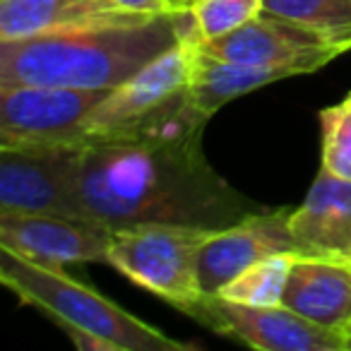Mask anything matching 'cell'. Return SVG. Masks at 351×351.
<instances>
[{
    "mask_svg": "<svg viewBox=\"0 0 351 351\" xmlns=\"http://www.w3.org/2000/svg\"><path fill=\"white\" fill-rule=\"evenodd\" d=\"M322 164L320 169L351 181V106L346 101L320 111Z\"/></svg>",
    "mask_w": 351,
    "mask_h": 351,
    "instance_id": "18",
    "label": "cell"
},
{
    "mask_svg": "<svg viewBox=\"0 0 351 351\" xmlns=\"http://www.w3.org/2000/svg\"><path fill=\"white\" fill-rule=\"evenodd\" d=\"M113 8L123 12H130V15H171L169 0H108Z\"/></svg>",
    "mask_w": 351,
    "mask_h": 351,
    "instance_id": "20",
    "label": "cell"
},
{
    "mask_svg": "<svg viewBox=\"0 0 351 351\" xmlns=\"http://www.w3.org/2000/svg\"><path fill=\"white\" fill-rule=\"evenodd\" d=\"M171 10H193L197 5V0H169Z\"/></svg>",
    "mask_w": 351,
    "mask_h": 351,
    "instance_id": "22",
    "label": "cell"
},
{
    "mask_svg": "<svg viewBox=\"0 0 351 351\" xmlns=\"http://www.w3.org/2000/svg\"><path fill=\"white\" fill-rule=\"evenodd\" d=\"M0 282L27 306L53 317L65 335L87 332L121 351H191L197 344L171 339L161 330L130 315L104 293L77 282L60 267L41 265L0 245Z\"/></svg>",
    "mask_w": 351,
    "mask_h": 351,
    "instance_id": "3",
    "label": "cell"
},
{
    "mask_svg": "<svg viewBox=\"0 0 351 351\" xmlns=\"http://www.w3.org/2000/svg\"><path fill=\"white\" fill-rule=\"evenodd\" d=\"M193 51H195V46L188 44L171 46L159 58L145 65L140 73L113 87L108 97L89 113L82 142L99 135L125 130L149 113H154L161 104L173 99L178 92H183L188 84Z\"/></svg>",
    "mask_w": 351,
    "mask_h": 351,
    "instance_id": "11",
    "label": "cell"
},
{
    "mask_svg": "<svg viewBox=\"0 0 351 351\" xmlns=\"http://www.w3.org/2000/svg\"><path fill=\"white\" fill-rule=\"evenodd\" d=\"M344 337H346V351H351V325H349V327H346Z\"/></svg>",
    "mask_w": 351,
    "mask_h": 351,
    "instance_id": "23",
    "label": "cell"
},
{
    "mask_svg": "<svg viewBox=\"0 0 351 351\" xmlns=\"http://www.w3.org/2000/svg\"><path fill=\"white\" fill-rule=\"evenodd\" d=\"M77 145L0 147V215H58L87 219L75 193Z\"/></svg>",
    "mask_w": 351,
    "mask_h": 351,
    "instance_id": "6",
    "label": "cell"
},
{
    "mask_svg": "<svg viewBox=\"0 0 351 351\" xmlns=\"http://www.w3.org/2000/svg\"><path fill=\"white\" fill-rule=\"evenodd\" d=\"M296 75H308V70L301 65L226 63L195 49L191 58V70H188L186 94L202 116L212 118L231 99L260 89L265 84L279 82V80L296 77Z\"/></svg>",
    "mask_w": 351,
    "mask_h": 351,
    "instance_id": "15",
    "label": "cell"
},
{
    "mask_svg": "<svg viewBox=\"0 0 351 351\" xmlns=\"http://www.w3.org/2000/svg\"><path fill=\"white\" fill-rule=\"evenodd\" d=\"M111 229L58 215H0V245L51 267L108 263Z\"/></svg>",
    "mask_w": 351,
    "mask_h": 351,
    "instance_id": "10",
    "label": "cell"
},
{
    "mask_svg": "<svg viewBox=\"0 0 351 351\" xmlns=\"http://www.w3.org/2000/svg\"><path fill=\"white\" fill-rule=\"evenodd\" d=\"M296 253H279L250 265L245 272L231 279L219 296L236 303H248V306H279L287 287L289 267Z\"/></svg>",
    "mask_w": 351,
    "mask_h": 351,
    "instance_id": "17",
    "label": "cell"
},
{
    "mask_svg": "<svg viewBox=\"0 0 351 351\" xmlns=\"http://www.w3.org/2000/svg\"><path fill=\"white\" fill-rule=\"evenodd\" d=\"M205 39H215L263 12V0H197L193 8Z\"/></svg>",
    "mask_w": 351,
    "mask_h": 351,
    "instance_id": "19",
    "label": "cell"
},
{
    "mask_svg": "<svg viewBox=\"0 0 351 351\" xmlns=\"http://www.w3.org/2000/svg\"><path fill=\"white\" fill-rule=\"evenodd\" d=\"M291 210L253 212L245 219L217 229L197 253V279L205 296L219 293L231 279L269 255L298 253L289 231Z\"/></svg>",
    "mask_w": 351,
    "mask_h": 351,
    "instance_id": "9",
    "label": "cell"
},
{
    "mask_svg": "<svg viewBox=\"0 0 351 351\" xmlns=\"http://www.w3.org/2000/svg\"><path fill=\"white\" fill-rule=\"evenodd\" d=\"M212 229L178 224H135L111 234L108 263L145 291L191 315L205 298L197 253Z\"/></svg>",
    "mask_w": 351,
    "mask_h": 351,
    "instance_id": "4",
    "label": "cell"
},
{
    "mask_svg": "<svg viewBox=\"0 0 351 351\" xmlns=\"http://www.w3.org/2000/svg\"><path fill=\"white\" fill-rule=\"evenodd\" d=\"M298 253L351 258V181L320 169L301 207L289 215Z\"/></svg>",
    "mask_w": 351,
    "mask_h": 351,
    "instance_id": "13",
    "label": "cell"
},
{
    "mask_svg": "<svg viewBox=\"0 0 351 351\" xmlns=\"http://www.w3.org/2000/svg\"><path fill=\"white\" fill-rule=\"evenodd\" d=\"M113 8L108 0H0V41L94 25L147 20ZM159 17V15H154Z\"/></svg>",
    "mask_w": 351,
    "mask_h": 351,
    "instance_id": "14",
    "label": "cell"
},
{
    "mask_svg": "<svg viewBox=\"0 0 351 351\" xmlns=\"http://www.w3.org/2000/svg\"><path fill=\"white\" fill-rule=\"evenodd\" d=\"M282 306L337 332L351 325V258L296 253Z\"/></svg>",
    "mask_w": 351,
    "mask_h": 351,
    "instance_id": "12",
    "label": "cell"
},
{
    "mask_svg": "<svg viewBox=\"0 0 351 351\" xmlns=\"http://www.w3.org/2000/svg\"><path fill=\"white\" fill-rule=\"evenodd\" d=\"M176 44L173 12L0 41V84L113 89Z\"/></svg>",
    "mask_w": 351,
    "mask_h": 351,
    "instance_id": "2",
    "label": "cell"
},
{
    "mask_svg": "<svg viewBox=\"0 0 351 351\" xmlns=\"http://www.w3.org/2000/svg\"><path fill=\"white\" fill-rule=\"evenodd\" d=\"M75 193L84 217L111 231L135 224L217 231L260 212L212 171L200 140L156 142L130 135L84 140L75 156Z\"/></svg>",
    "mask_w": 351,
    "mask_h": 351,
    "instance_id": "1",
    "label": "cell"
},
{
    "mask_svg": "<svg viewBox=\"0 0 351 351\" xmlns=\"http://www.w3.org/2000/svg\"><path fill=\"white\" fill-rule=\"evenodd\" d=\"M202 325L215 327L250 349L263 351H346L344 332L320 327L287 306H248L229 298L205 296L191 313Z\"/></svg>",
    "mask_w": 351,
    "mask_h": 351,
    "instance_id": "7",
    "label": "cell"
},
{
    "mask_svg": "<svg viewBox=\"0 0 351 351\" xmlns=\"http://www.w3.org/2000/svg\"><path fill=\"white\" fill-rule=\"evenodd\" d=\"M263 10L351 46V0H263Z\"/></svg>",
    "mask_w": 351,
    "mask_h": 351,
    "instance_id": "16",
    "label": "cell"
},
{
    "mask_svg": "<svg viewBox=\"0 0 351 351\" xmlns=\"http://www.w3.org/2000/svg\"><path fill=\"white\" fill-rule=\"evenodd\" d=\"M351 46L335 44L327 36L289 22L272 12H260L250 22L241 25L215 39H205L197 51L226 63L245 65H301L308 73L325 68L332 58L349 51Z\"/></svg>",
    "mask_w": 351,
    "mask_h": 351,
    "instance_id": "8",
    "label": "cell"
},
{
    "mask_svg": "<svg viewBox=\"0 0 351 351\" xmlns=\"http://www.w3.org/2000/svg\"><path fill=\"white\" fill-rule=\"evenodd\" d=\"M111 89L0 84V147L80 145L87 118Z\"/></svg>",
    "mask_w": 351,
    "mask_h": 351,
    "instance_id": "5",
    "label": "cell"
},
{
    "mask_svg": "<svg viewBox=\"0 0 351 351\" xmlns=\"http://www.w3.org/2000/svg\"><path fill=\"white\" fill-rule=\"evenodd\" d=\"M344 101H346V104H349V106H351V94H346V99H344Z\"/></svg>",
    "mask_w": 351,
    "mask_h": 351,
    "instance_id": "24",
    "label": "cell"
},
{
    "mask_svg": "<svg viewBox=\"0 0 351 351\" xmlns=\"http://www.w3.org/2000/svg\"><path fill=\"white\" fill-rule=\"evenodd\" d=\"M68 337L73 339V344L77 351H121L116 344L101 339V337L87 335V332H70Z\"/></svg>",
    "mask_w": 351,
    "mask_h": 351,
    "instance_id": "21",
    "label": "cell"
}]
</instances>
